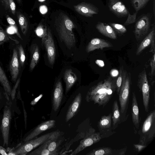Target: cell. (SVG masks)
Segmentation results:
<instances>
[{"mask_svg":"<svg viewBox=\"0 0 155 155\" xmlns=\"http://www.w3.org/2000/svg\"><path fill=\"white\" fill-rule=\"evenodd\" d=\"M116 78L109 76L92 87L86 96L87 101H92L99 106L104 107L116 91Z\"/></svg>","mask_w":155,"mask_h":155,"instance_id":"1","label":"cell"},{"mask_svg":"<svg viewBox=\"0 0 155 155\" xmlns=\"http://www.w3.org/2000/svg\"><path fill=\"white\" fill-rule=\"evenodd\" d=\"M55 25L60 38L70 49L76 41L73 29L75 27L73 21L65 14L61 12L56 18Z\"/></svg>","mask_w":155,"mask_h":155,"instance_id":"2","label":"cell"},{"mask_svg":"<svg viewBox=\"0 0 155 155\" xmlns=\"http://www.w3.org/2000/svg\"><path fill=\"white\" fill-rule=\"evenodd\" d=\"M131 85V74L127 73L124 76L118 94L121 123L126 120L129 115L128 109Z\"/></svg>","mask_w":155,"mask_h":155,"instance_id":"3","label":"cell"},{"mask_svg":"<svg viewBox=\"0 0 155 155\" xmlns=\"http://www.w3.org/2000/svg\"><path fill=\"white\" fill-rule=\"evenodd\" d=\"M140 136L138 144L147 145L155 137V110L151 111L147 115L138 131Z\"/></svg>","mask_w":155,"mask_h":155,"instance_id":"4","label":"cell"},{"mask_svg":"<svg viewBox=\"0 0 155 155\" xmlns=\"http://www.w3.org/2000/svg\"><path fill=\"white\" fill-rule=\"evenodd\" d=\"M55 131L19 144L14 148L15 155H26L49 139Z\"/></svg>","mask_w":155,"mask_h":155,"instance_id":"5","label":"cell"},{"mask_svg":"<svg viewBox=\"0 0 155 155\" xmlns=\"http://www.w3.org/2000/svg\"><path fill=\"white\" fill-rule=\"evenodd\" d=\"M137 86L142 93L143 104L145 110L146 112H148L149 111L150 87L145 69L138 75Z\"/></svg>","mask_w":155,"mask_h":155,"instance_id":"6","label":"cell"},{"mask_svg":"<svg viewBox=\"0 0 155 155\" xmlns=\"http://www.w3.org/2000/svg\"><path fill=\"white\" fill-rule=\"evenodd\" d=\"M102 138L99 132H96L95 129L92 127L89 128L86 132L83 139L80 142L79 144L70 155L77 154L87 147L99 142Z\"/></svg>","mask_w":155,"mask_h":155,"instance_id":"7","label":"cell"},{"mask_svg":"<svg viewBox=\"0 0 155 155\" xmlns=\"http://www.w3.org/2000/svg\"><path fill=\"white\" fill-rule=\"evenodd\" d=\"M11 104L7 103L4 106L1 126V130L3 142V146L8 147L9 140L10 127L12 118Z\"/></svg>","mask_w":155,"mask_h":155,"instance_id":"8","label":"cell"},{"mask_svg":"<svg viewBox=\"0 0 155 155\" xmlns=\"http://www.w3.org/2000/svg\"><path fill=\"white\" fill-rule=\"evenodd\" d=\"M150 17L145 15L136 22L134 33L137 40H139L147 34L150 26Z\"/></svg>","mask_w":155,"mask_h":155,"instance_id":"9","label":"cell"},{"mask_svg":"<svg viewBox=\"0 0 155 155\" xmlns=\"http://www.w3.org/2000/svg\"><path fill=\"white\" fill-rule=\"evenodd\" d=\"M97 127L103 138L108 137L115 133L112 129V114L102 116L98 122Z\"/></svg>","mask_w":155,"mask_h":155,"instance_id":"10","label":"cell"},{"mask_svg":"<svg viewBox=\"0 0 155 155\" xmlns=\"http://www.w3.org/2000/svg\"><path fill=\"white\" fill-rule=\"evenodd\" d=\"M55 125V121L54 120H50L42 123L25 137L23 140V142H26L36 137L41 133L54 127Z\"/></svg>","mask_w":155,"mask_h":155,"instance_id":"11","label":"cell"},{"mask_svg":"<svg viewBox=\"0 0 155 155\" xmlns=\"http://www.w3.org/2000/svg\"><path fill=\"white\" fill-rule=\"evenodd\" d=\"M47 53L49 63L53 65L55 57V48L54 42L49 29H47V35L43 42Z\"/></svg>","mask_w":155,"mask_h":155,"instance_id":"12","label":"cell"},{"mask_svg":"<svg viewBox=\"0 0 155 155\" xmlns=\"http://www.w3.org/2000/svg\"><path fill=\"white\" fill-rule=\"evenodd\" d=\"M75 10L80 14L87 17H92L98 13L97 8L92 4L82 2L74 6Z\"/></svg>","mask_w":155,"mask_h":155,"instance_id":"13","label":"cell"},{"mask_svg":"<svg viewBox=\"0 0 155 155\" xmlns=\"http://www.w3.org/2000/svg\"><path fill=\"white\" fill-rule=\"evenodd\" d=\"M126 148L120 150L113 149L108 147H102L94 149L86 154L87 155H124Z\"/></svg>","mask_w":155,"mask_h":155,"instance_id":"14","label":"cell"},{"mask_svg":"<svg viewBox=\"0 0 155 155\" xmlns=\"http://www.w3.org/2000/svg\"><path fill=\"white\" fill-rule=\"evenodd\" d=\"M112 44L107 41L97 38L92 39L87 46L86 50L89 53L96 49H103L104 48L112 47Z\"/></svg>","mask_w":155,"mask_h":155,"instance_id":"15","label":"cell"},{"mask_svg":"<svg viewBox=\"0 0 155 155\" xmlns=\"http://www.w3.org/2000/svg\"><path fill=\"white\" fill-rule=\"evenodd\" d=\"M63 96V89L61 82L59 80L56 83L53 92L52 105L53 110L57 111L61 104Z\"/></svg>","mask_w":155,"mask_h":155,"instance_id":"16","label":"cell"},{"mask_svg":"<svg viewBox=\"0 0 155 155\" xmlns=\"http://www.w3.org/2000/svg\"><path fill=\"white\" fill-rule=\"evenodd\" d=\"M108 6L110 10L119 17L127 15L128 12L120 0H110Z\"/></svg>","mask_w":155,"mask_h":155,"instance_id":"17","label":"cell"},{"mask_svg":"<svg viewBox=\"0 0 155 155\" xmlns=\"http://www.w3.org/2000/svg\"><path fill=\"white\" fill-rule=\"evenodd\" d=\"M9 70L12 81L16 82L19 72V64L18 52L15 48L13 50Z\"/></svg>","mask_w":155,"mask_h":155,"instance_id":"18","label":"cell"},{"mask_svg":"<svg viewBox=\"0 0 155 155\" xmlns=\"http://www.w3.org/2000/svg\"><path fill=\"white\" fill-rule=\"evenodd\" d=\"M82 100L81 94L79 93L72 101L68 110L65 117V121L68 122L76 114Z\"/></svg>","mask_w":155,"mask_h":155,"instance_id":"19","label":"cell"},{"mask_svg":"<svg viewBox=\"0 0 155 155\" xmlns=\"http://www.w3.org/2000/svg\"><path fill=\"white\" fill-rule=\"evenodd\" d=\"M131 115L134 128L139 129L140 119L139 117V110L136 95L135 92H133L132 93Z\"/></svg>","mask_w":155,"mask_h":155,"instance_id":"20","label":"cell"},{"mask_svg":"<svg viewBox=\"0 0 155 155\" xmlns=\"http://www.w3.org/2000/svg\"><path fill=\"white\" fill-rule=\"evenodd\" d=\"M96 27L99 32L104 36L113 39L117 38L116 32L109 25L98 22L96 25Z\"/></svg>","mask_w":155,"mask_h":155,"instance_id":"21","label":"cell"},{"mask_svg":"<svg viewBox=\"0 0 155 155\" xmlns=\"http://www.w3.org/2000/svg\"><path fill=\"white\" fill-rule=\"evenodd\" d=\"M155 29L154 27L139 45L136 52V55H139L145 49L151 44L152 41L155 38Z\"/></svg>","mask_w":155,"mask_h":155,"instance_id":"22","label":"cell"},{"mask_svg":"<svg viewBox=\"0 0 155 155\" xmlns=\"http://www.w3.org/2000/svg\"><path fill=\"white\" fill-rule=\"evenodd\" d=\"M112 109V129L114 130L121 123L120 110L117 100L114 101Z\"/></svg>","mask_w":155,"mask_h":155,"instance_id":"23","label":"cell"},{"mask_svg":"<svg viewBox=\"0 0 155 155\" xmlns=\"http://www.w3.org/2000/svg\"><path fill=\"white\" fill-rule=\"evenodd\" d=\"M64 79L66 84L65 93L66 94L77 81V77L76 74L70 69L65 71Z\"/></svg>","mask_w":155,"mask_h":155,"instance_id":"24","label":"cell"},{"mask_svg":"<svg viewBox=\"0 0 155 155\" xmlns=\"http://www.w3.org/2000/svg\"><path fill=\"white\" fill-rule=\"evenodd\" d=\"M0 82L2 85L5 91V95L8 101L11 96L12 89L8 79L0 65Z\"/></svg>","mask_w":155,"mask_h":155,"instance_id":"25","label":"cell"},{"mask_svg":"<svg viewBox=\"0 0 155 155\" xmlns=\"http://www.w3.org/2000/svg\"><path fill=\"white\" fill-rule=\"evenodd\" d=\"M47 141L39 146L38 148L33 150H32L27 154L29 155H55L60 154L58 152V151H51L47 148Z\"/></svg>","mask_w":155,"mask_h":155,"instance_id":"26","label":"cell"},{"mask_svg":"<svg viewBox=\"0 0 155 155\" xmlns=\"http://www.w3.org/2000/svg\"><path fill=\"white\" fill-rule=\"evenodd\" d=\"M30 52L31 59L29 68L31 70H32L37 65L40 57L39 49L37 45L33 44L31 45Z\"/></svg>","mask_w":155,"mask_h":155,"instance_id":"27","label":"cell"},{"mask_svg":"<svg viewBox=\"0 0 155 155\" xmlns=\"http://www.w3.org/2000/svg\"><path fill=\"white\" fill-rule=\"evenodd\" d=\"M18 23L23 34L25 35L28 28V22L26 17L22 13L18 12L17 15Z\"/></svg>","mask_w":155,"mask_h":155,"instance_id":"28","label":"cell"},{"mask_svg":"<svg viewBox=\"0 0 155 155\" xmlns=\"http://www.w3.org/2000/svg\"><path fill=\"white\" fill-rule=\"evenodd\" d=\"M127 73V71L124 69L123 66L120 67L119 71V74L116 80V91L117 94H119L120 87L124 76Z\"/></svg>","mask_w":155,"mask_h":155,"instance_id":"29","label":"cell"},{"mask_svg":"<svg viewBox=\"0 0 155 155\" xmlns=\"http://www.w3.org/2000/svg\"><path fill=\"white\" fill-rule=\"evenodd\" d=\"M37 36L42 38V44L47 35V29L41 24L39 25L35 31Z\"/></svg>","mask_w":155,"mask_h":155,"instance_id":"30","label":"cell"},{"mask_svg":"<svg viewBox=\"0 0 155 155\" xmlns=\"http://www.w3.org/2000/svg\"><path fill=\"white\" fill-rule=\"evenodd\" d=\"M150 0H132L133 6L136 11L143 8Z\"/></svg>","mask_w":155,"mask_h":155,"instance_id":"31","label":"cell"},{"mask_svg":"<svg viewBox=\"0 0 155 155\" xmlns=\"http://www.w3.org/2000/svg\"><path fill=\"white\" fill-rule=\"evenodd\" d=\"M110 26L115 31L119 34H123L127 31L126 28L123 25L115 23H110Z\"/></svg>","mask_w":155,"mask_h":155,"instance_id":"32","label":"cell"},{"mask_svg":"<svg viewBox=\"0 0 155 155\" xmlns=\"http://www.w3.org/2000/svg\"><path fill=\"white\" fill-rule=\"evenodd\" d=\"M18 50L19 64L21 67H23L25 61V56L24 49L21 45H19Z\"/></svg>","mask_w":155,"mask_h":155,"instance_id":"33","label":"cell"},{"mask_svg":"<svg viewBox=\"0 0 155 155\" xmlns=\"http://www.w3.org/2000/svg\"><path fill=\"white\" fill-rule=\"evenodd\" d=\"M9 37L3 29L0 27V45L8 41Z\"/></svg>","mask_w":155,"mask_h":155,"instance_id":"34","label":"cell"},{"mask_svg":"<svg viewBox=\"0 0 155 155\" xmlns=\"http://www.w3.org/2000/svg\"><path fill=\"white\" fill-rule=\"evenodd\" d=\"M151 66L150 75L152 77H154L155 74V52L153 53L152 58L150 60Z\"/></svg>","mask_w":155,"mask_h":155,"instance_id":"35","label":"cell"},{"mask_svg":"<svg viewBox=\"0 0 155 155\" xmlns=\"http://www.w3.org/2000/svg\"><path fill=\"white\" fill-rule=\"evenodd\" d=\"M20 81V79L19 78L16 81L15 86H14L13 89L12 90L11 97L12 100H14L15 98V94L16 93V90L17 87L18 86Z\"/></svg>","mask_w":155,"mask_h":155,"instance_id":"36","label":"cell"},{"mask_svg":"<svg viewBox=\"0 0 155 155\" xmlns=\"http://www.w3.org/2000/svg\"><path fill=\"white\" fill-rule=\"evenodd\" d=\"M10 9L12 13L15 15L16 12V5L13 0H8Z\"/></svg>","mask_w":155,"mask_h":155,"instance_id":"37","label":"cell"},{"mask_svg":"<svg viewBox=\"0 0 155 155\" xmlns=\"http://www.w3.org/2000/svg\"><path fill=\"white\" fill-rule=\"evenodd\" d=\"M6 18L8 22L11 26L17 27L15 21L13 19L11 18L9 15H6Z\"/></svg>","mask_w":155,"mask_h":155,"instance_id":"38","label":"cell"},{"mask_svg":"<svg viewBox=\"0 0 155 155\" xmlns=\"http://www.w3.org/2000/svg\"><path fill=\"white\" fill-rule=\"evenodd\" d=\"M1 2L6 10H10L8 0H0Z\"/></svg>","mask_w":155,"mask_h":155,"instance_id":"39","label":"cell"},{"mask_svg":"<svg viewBox=\"0 0 155 155\" xmlns=\"http://www.w3.org/2000/svg\"><path fill=\"white\" fill-rule=\"evenodd\" d=\"M39 10L40 12L42 14H45L48 11L47 7L45 5H42L40 6Z\"/></svg>","mask_w":155,"mask_h":155,"instance_id":"40","label":"cell"},{"mask_svg":"<svg viewBox=\"0 0 155 155\" xmlns=\"http://www.w3.org/2000/svg\"><path fill=\"white\" fill-rule=\"evenodd\" d=\"M43 96V94L40 95L36 98L33 100L31 102L30 104L32 105H35L38 101L41 99Z\"/></svg>","mask_w":155,"mask_h":155,"instance_id":"41","label":"cell"},{"mask_svg":"<svg viewBox=\"0 0 155 155\" xmlns=\"http://www.w3.org/2000/svg\"><path fill=\"white\" fill-rule=\"evenodd\" d=\"M135 148L138 150V151L140 152L143 149L146 147L147 146L143 145L140 144H135L134 145Z\"/></svg>","mask_w":155,"mask_h":155,"instance_id":"42","label":"cell"},{"mask_svg":"<svg viewBox=\"0 0 155 155\" xmlns=\"http://www.w3.org/2000/svg\"><path fill=\"white\" fill-rule=\"evenodd\" d=\"M155 38L153 39L150 44L151 46L150 49V52L152 53L155 52Z\"/></svg>","mask_w":155,"mask_h":155,"instance_id":"43","label":"cell"},{"mask_svg":"<svg viewBox=\"0 0 155 155\" xmlns=\"http://www.w3.org/2000/svg\"><path fill=\"white\" fill-rule=\"evenodd\" d=\"M0 154L2 155H8L7 150L0 146Z\"/></svg>","mask_w":155,"mask_h":155,"instance_id":"44","label":"cell"},{"mask_svg":"<svg viewBox=\"0 0 155 155\" xmlns=\"http://www.w3.org/2000/svg\"><path fill=\"white\" fill-rule=\"evenodd\" d=\"M14 147H7V150L8 155H15L14 152Z\"/></svg>","mask_w":155,"mask_h":155,"instance_id":"45","label":"cell"},{"mask_svg":"<svg viewBox=\"0 0 155 155\" xmlns=\"http://www.w3.org/2000/svg\"><path fill=\"white\" fill-rule=\"evenodd\" d=\"M119 71L116 69H114L111 70L110 74L112 77H116L118 75Z\"/></svg>","mask_w":155,"mask_h":155,"instance_id":"46","label":"cell"},{"mask_svg":"<svg viewBox=\"0 0 155 155\" xmlns=\"http://www.w3.org/2000/svg\"><path fill=\"white\" fill-rule=\"evenodd\" d=\"M23 107V110L24 112V118H25V128L26 129V120H27V113L25 110V107H24V104L22 103Z\"/></svg>","mask_w":155,"mask_h":155,"instance_id":"47","label":"cell"},{"mask_svg":"<svg viewBox=\"0 0 155 155\" xmlns=\"http://www.w3.org/2000/svg\"><path fill=\"white\" fill-rule=\"evenodd\" d=\"M96 63L101 67H103L104 64L103 61L99 60H97L95 61Z\"/></svg>","mask_w":155,"mask_h":155,"instance_id":"48","label":"cell"},{"mask_svg":"<svg viewBox=\"0 0 155 155\" xmlns=\"http://www.w3.org/2000/svg\"><path fill=\"white\" fill-rule=\"evenodd\" d=\"M16 1L18 2V3L19 4H20L21 2V0H16Z\"/></svg>","mask_w":155,"mask_h":155,"instance_id":"49","label":"cell"},{"mask_svg":"<svg viewBox=\"0 0 155 155\" xmlns=\"http://www.w3.org/2000/svg\"><path fill=\"white\" fill-rule=\"evenodd\" d=\"M2 99V96L1 94L0 93V100H1Z\"/></svg>","mask_w":155,"mask_h":155,"instance_id":"50","label":"cell"},{"mask_svg":"<svg viewBox=\"0 0 155 155\" xmlns=\"http://www.w3.org/2000/svg\"><path fill=\"white\" fill-rule=\"evenodd\" d=\"M45 0H38V1L41 2H42L45 1Z\"/></svg>","mask_w":155,"mask_h":155,"instance_id":"51","label":"cell"}]
</instances>
